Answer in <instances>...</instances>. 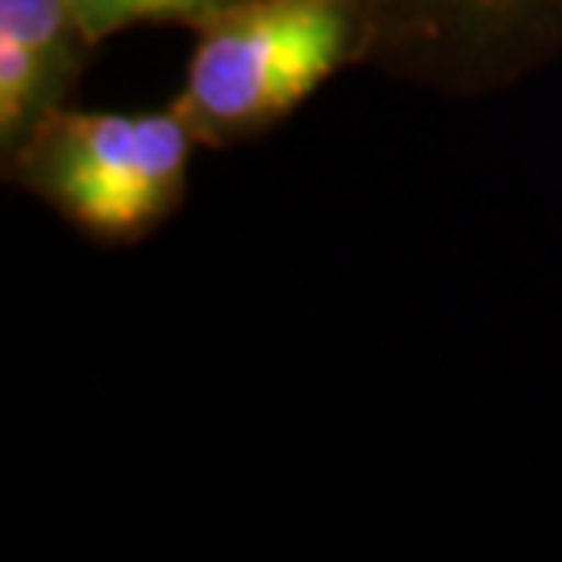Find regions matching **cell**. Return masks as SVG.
I'll use <instances>...</instances> for the list:
<instances>
[{
	"label": "cell",
	"mask_w": 562,
	"mask_h": 562,
	"mask_svg": "<svg viewBox=\"0 0 562 562\" xmlns=\"http://www.w3.org/2000/svg\"><path fill=\"white\" fill-rule=\"evenodd\" d=\"M366 55L369 26L358 0H231L194 26L176 106L201 146L245 143Z\"/></svg>",
	"instance_id": "obj_1"
},
{
	"label": "cell",
	"mask_w": 562,
	"mask_h": 562,
	"mask_svg": "<svg viewBox=\"0 0 562 562\" xmlns=\"http://www.w3.org/2000/svg\"><path fill=\"white\" fill-rule=\"evenodd\" d=\"M201 146L176 99L154 110H55L8 168L99 241H136L183 205Z\"/></svg>",
	"instance_id": "obj_2"
},
{
	"label": "cell",
	"mask_w": 562,
	"mask_h": 562,
	"mask_svg": "<svg viewBox=\"0 0 562 562\" xmlns=\"http://www.w3.org/2000/svg\"><path fill=\"white\" fill-rule=\"evenodd\" d=\"M369 55L449 95L519 85L562 52V0H358Z\"/></svg>",
	"instance_id": "obj_3"
},
{
	"label": "cell",
	"mask_w": 562,
	"mask_h": 562,
	"mask_svg": "<svg viewBox=\"0 0 562 562\" xmlns=\"http://www.w3.org/2000/svg\"><path fill=\"white\" fill-rule=\"evenodd\" d=\"M92 41L66 0H0V146L4 161L66 106Z\"/></svg>",
	"instance_id": "obj_4"
},
{
	"label": "cell",
	"mask_w": 562,
	"mask_h": 562,
	"mask_svg": "<svg viewBox=\"0 0 562 562\" xmlns=\"http://www.w3.org/2000/svg\"><path fill=\"white\" fill-rule=\"evenodd\" d=\"M77 26L92 44L143 22H190L198 26L231 0H66Z\"/></svg>",
	"instance_id": "obj_5"
}]
</instances>
